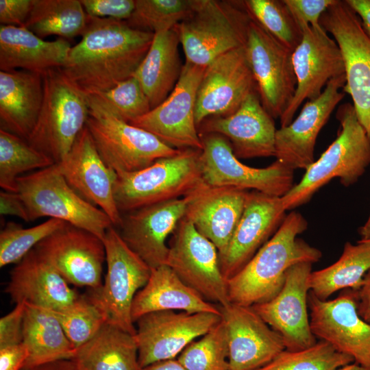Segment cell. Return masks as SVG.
Instances as JSON below:
<instances>
[{
	"label": "cell",
	"mask_w": 370,
	"mask_h": 370,
	"mask_svg": "<svg viewBox=\"0 0 370 370\" xmlns=\"http://www.w3.org/2000/svg\"><path fill=\"white\" fill-rule=\"evenodd\" d=\"M250 18L292 52L299 45L303 32L284 0H245Z\"/></svg>",
	"instance_id": "cell-38"
},
{
	"label": "cell",
	"mask_w": 370,
	"mask_h": 370,
	"mask_svg": "<svg viewBox=\"0 0 370 370\" xmlns=\"http://www.w3.org/2000/svg\"><path fill=\"white\" fill-rule=\"evenodd\" d=\"M88 21L80 0H34L23 27L42 39L56 35L66 40L82 36Z\"/></svg>",
	"instance_id": "cell-36"
},
{
	"label": "cell",
	"mask_w": 370,
	"mask_h": 370,
	"mask_svg": "<svg viewBox=\"0 0 370 370\" xmlns=\"http://www.w3.org/2000/svg\"><path fill=\"white\" fill-rule=\"evenodd\" d=\"M72 360L77 370H141L135 336L107 322Z\"/></svg>",
	"instance_id": "cell-34"
},
{
	"label": "cell",
	"mask_w": 370,
	"mask_h": 370,
	"mask_svg": "<svg viewBox=\"0 0 370 370\" xmlns=\"http://www.w3.org/2000/svg\"><path fill=\"white\" fill-rule=\"evenodd\" d=\"M71 46L66 39L47 41L25 27L0 25V71L44 73L66 63Z\"/></svg>",
	"instance_id": "cell-30"
},
{
	"label": "cell",
	"mask_w": 370,
	"mask_h": 370,
	"mask_svg": "<svg viewBox=\"0 0 370 370\" xmlns=\"http://www.w3.org/2000/svg\"><path fill=\"white\" fill-rule=\"evenodd\" d=\"M257 86L245 47L231 50L206 66L196 97L197 127L205 119L234 113Z\"/></svg>",
	"instance_id": "cell-19"
},
{
	"label": "cell",
	"mask_w": 370,
	"mask_h": 370,
	"mask_svg": "<svg viewBox=\"0 0 370 370\" xmlns=\"http://www.w3.org/2000/svg\"><path fill=\"white\" fill-rule=\"evenodd\" d=\"M301 29V40L292 56L297 88L293 100L280 118L281 127L292 122L304 101L317 99L330 79L345 74L342 51L321 25L304 26Z\"/></svg>",
	"instance_id": "cell-17"
},
{
	"label": "cell",
	"mask_w": 370,
	"mask_h": 370,
	"mask_svg": "<svg viewBox=\"0 0 370 370\" xmlns=\"http://www.w3.org/2000/svg\"><path fill=\"white\" fill-rule=\"evenodd\" d=\"M358 233L361 237L360 241H370V214L366 222L359 227Z\"/></svg>",
	"instance_id": "cell-55"
},
{
	"label": "cell",
	"mask_w": 370,
	"mask_h": 370,
	"mask_svg": "<svg viewBox=\"0 0 370 370\" xmlns=\"http://www.w3.org/2000/svg\"><path fill=\"white\" fill-rule=\"evenodd\" d=\"M117 117L130 123L151 110L149 100L134 76L103 92L92 94Z\"/></svg>",
	"instance_id": "cell-44"
},
{
	"label": "cell",
	"mask_w": 370,
	"mask_h": 370,
	"mask_svg": "<svg viewBox=\"0 0 370 370\" xmlns=\"http://www.w3.org/2000/svg\"><path fill=\"white\" fill-rule=\"evenodd\" d=\"M163 310L221 314L220 308L186 285L166 264L151 269L147 284L136 295L132 307L134 322Z\"/></svg>",
	"instance_id": "cell-31"
},
{
	"label": "cell",
	"mask_w": 370,
	"mask_h": 370,
	"mask_svg": "<svg viewBox=\"0 0 370 370\" xmlns=\"http://www.w3.org/2000/svg\"><path fill=\"white\" fill-rule=\"evenodd\" d=\"M336 370H370V368L362 366L356 362H352L342 366Z\"/></svg>",
	"instance_id": "cell-56"
},
{
	"label": "cell",
	"mask_w": 370,
	"mask_h": 370,
	"mask_svg": "<svg viewBox=\"0 0 370 370\" xmlns=\"http://www.w3.org/2000/svg\"><path fill=\"white\" fill-rule=\"evenodd\" d=\"M64 223L59 219H49L28 228L15 222L7 223L0 232V267L18 263Z\"/></svg>",
	"instance_id": "cell-42"
},
{
	"label": "cell",
	"mask_w": 370,
	"mask_h": 370,
	"mask_svg": "<svg viewBox=\"0 0 370 370\" xmlns=\"http://www.w3.org/2000/svg\"><path fill=\"white\" fill-rule=\"evenodd\" d=\"M51 312L75 349L92 338L106 323L102 311L88 296H80L70 307Z\"/></svg>",
	"instance_id": "cell-43"
},
{
	"label": "cell",
	"mask_w": 370,
	"mask_h": 370,
	"mask_svg": "<svg viewBox=\"0 0 370 370\" xmlns=\"http://www.w3.org/2000/svg\"><path fill=\"white\" fill-rule=\"evenodd\" d=\"M29 221L47 217L87 230L103 239L114 226L108 216L79 196L66 182L57 163L17 179V191Z\"/></svg>",
	"instance_id": "cell-8"
},
{
	"label": "cell",
	"mask_w": 370,
	"mask_h": 370,
	"mask_svg": "<svg viewBox=\"0 0 370 370\" xmlns=\"http://www.w3.org/2000/svg\"><path fill=\"white\" fill-rule=\"evenodd\" d=\"M27 370H77V369L72 359H64L41 365Z\"/></svg>",
	"instance_id": "cell-53"
},
{
	"label": "cell",
	"mask_w": 370,
	"mask_h": 370,
	"mask_svg": "<svg viewBox=\"0 0 370 370\" xmlns=\"http://www.w3.org/2000/svg\"><path fill=\"white\" fill-rule=\"evenodd\" d=\"M249 190L212 187L206 184L193 193L185 218L223 254L243 214Z\"/></svg>",
	"instance_id": "cell-28"
},
{
	"label": "cell",
	"mask_w": 370,
	"mask_h": 370,
	"mask_svg": "<svg viewBox=\"0 0 370 370\" xmlns=\"http://www.w3.org/2000/svg\"><path fill=\"white\" fill-rule=\"evenodd\" d=\"M0 213L1 215L16 216L23 221H30L27 206L18 193L1 190Z\"/></svg>",
	"instance_id": "cell-50"
},
{
	"label": "cell",
	"mask_w": 370,
	"mask_h": 370,
	"mask_svg": "<svg viewBox=\"0 0 370 370\" xmlns=\"http://www.w3.org/2000/svg\"><path fill=\"white\" fill-rule=\"evenodd\" d=\"M141 370H186L175 359L166 360L148 365Z\"/></svg>",
	"instance_id": "cell-54"
},
{
	"label": "cell",
	"mask_w": 370,
	"mask_h": 370,
	"mask_svg": "<svg viewBox=\"0 0 370 370\" xmlns=\"http://www.w3.org/2000/svg\"><path fill=\"white\" fill-rule=\"evenodd\" d=\"M177 360L186 370H230L227 334L222 319L189 344Z\"/></svg>",
	"instance_id": "cell-39"
},
{
	"label": "cell",
	"mask_w": 370,
	"mask_h": 370,
	"mask_svg": "<svg viewBox=\"0 0 370 370\" xmlns=\"http://www.w3.org/2000/svg\"><path fill=\"white\" fill-rule=\"evenodd\" d=\"M200 151L182 149L140 171L117 175L114 195L120 212L182 198L203 186Z\"/></svg>",
	"instance_id": "cell-6"
},
{
	"label": "cell",
	"mask_w": 370,
	"mask_h": 370,
	"mask_svg": "<svg viewBox=\"0 0 370 370\" xmlns=\"http://www.w3.org/2000/svg\"><path fill=\"white\" fill-rule=\"evenodd\" d=\"M273 119L262 105L256 90L234 113L208 118L197 130L199 135L214 133L223 136L238 159L275 157L277 130Z\"/></svg>",
	"instance_id": "cell-25"
},
{
	"label": "cell",
	"mask_w": 370,
	"mask_h": 370,
	"mask_svg": "<svg viewBox=\"0 0 370 370\" xmlns=\"http://www.w3.org/2000/svg\"><path fill=\"white\" fill-rule=\"evenodd\" d=\"M358 315L366 322L370 323V270L365 275L361 286L358 290Z\"/></svg>",
	"instance_id": "cell-51"
},
{
	"label": "cell",
	"mask_w": 370,
	"mask_h": 370,
	"mask_svg": "<svg viewBox=\"0 0 370 370\" xmlns=\"http://www.w3.org/2000/svg\"><path fill=\"white\" fill-rule=\"evenodd\" d=\"M320 24L342 51L346 75L343 92L351 96L357 118L370 142V38L345 0H336L321 15Z\"/></svg>",
	"instance_id": "cell-11"
},
{
	"label": "cell",
	"mask_w": 370,
	"mask_h": 370,
	"mask_svg": "<svg viewBox=\"0 0 370 370\" xmlns=\"http://www.w3.org/2000/svg\"><path fill=\"white\" fill-rule=\"evenodd\" d=\"M86 14L92 18L127 21L131 16L135 0H80Z\"/></svg>",
	"instance_id": "cell-45"
},
{
	"label": "cell",
	"mask_w": 370,
	"mask_h": 370,
	"mask_svg": "<svg viewBox=\"0 0 370 370\" xmlns=\"http://www.w3.org/2000/svg\"><path fill=\"white\" fill-rule=\"evenodd\" d=\"M166 264L189 287L219 306L230 304L216 246L184 217L177 226Z\"/></svg>",
	"instance_id": "cell-14"
},
{
	"label": "cell",
	"mask_w": 370,
	"mask_h": 370,
	"mask_svg": "<svg viewBox=\"0 0 370 370\" xmlns=\"http://www.w3.org/2000/svg\"><path fill=\"white\" fill-rule=\"evenodd\" d=\"M345 82V74L330 79L319 97L306 101L290 124L277 130L275 160L294 171L306 170L314 162L317 138L332 111L344 98L345 93L339 90Z\"/></svg>",
	"instance_id": "cell-22"
},
{
	"label": "cell",
	"mask_w": 370,
	"mask_h": 370,
	"mask_svg": "<svg viewBox=\"0 0 370 370\" xmlns=\"http://www.w3.org/2000/svg\"><path fill=\"white\" fill-rule=\"evenodd\" d=\"M34 0H0V23L23 27L30 14Z\"/></svg>",
	"instance_id": "cell-48"
},
{
	"label": "cell",
	"mask_w": 370,
	"mask_h": 370,
	"mask_svg": "<svg viewBox=\"0 0 370 370\" xmlns=\"http://www.w3.org/2000/svg\"><path fill=\"white\" fill-rule=\"evenodd\" d=\"M206 67L187 62L171 94L148 113L129 123L177 149H202L195 122L197 89Z\"/></svg>",
	"instance_id": "cell-12"
},
{
	"label": "cell",
	"mask_w": 370,
	"mask_h": 370,
	"mask_svg": "<svg viewBox=\"0 0 370 370\" xmlns=\"http://www.w3.org/2000/svg\"><path fill=\"white\" fill-rule=\"evenodd\" d=\"M180 45L176 27L154 34L151 45L134 77L147 96L151 109L171 94L180 77Z\"/></svg>",
	"instance_id": "cell-32"
},
{
	"label": "cell",
	"mask_w": 370,
	"mask_h": 370,
	"mask_svg": "<svg viewBox=\"0 0 370 370\" xmlns=\"http://www.w3.org/2000/svg\"><path fill=\"white\" fill-rule=\"evenodd\" d=\"M153 36L126 21L88 16L81 40L61 69L85 95L106 91L134 76Z\"/></svg>",
	"instance_id": "cell-1"
},
{
	"label": "cell",
	"mask_w": 370,
	"mask_h": 370,
	"mask_svg": "<svg viewBox=\"0 0 370 370\" xmlns=\"http://www.w3.org/2000/svg\"><path fill=\"white\" fill-rule=\"evenodd\" d=\"M43 94L42 74L0 71L1 129L27 140L37 121Z\"/></svg>",
	"instance_id": "cell-29"
},
{
	"label": "cell",
	"mask_w": 370,
	"mask_h": 370,
	"mask_svg": "<svg viewBox=\"0 0 370 370\" xmlns=\"http://www.w3.org/2000/svg\"><path fill=\"white\" fill-rule=\"evenodd\" d=\"M55 164L48 156L20 136L0 130V186L3 190L17 191V179L24 173Z\"/></svg>",
	"instance_id": "cell-37"
},
{
	"label": "cell",
	"mask_w": 370,
	"mask_h": 370,
	"mask_svg": "<svg viewBox=\"0 0 370 370\" xmlns=\"http://www.w3.org/2000/svg\"><path fill=\"white\" fill-rule=\"evenodd\" d=\"M107 273L101 286L89 298L102 311L107 323L135 335L132 307L136 293L147 284L151 269L121 238L114 226L103 239Z\"/></svg>",
	"instance_id": "cell-9"
},
{
	"label": "cell",
	"mask_w": 370,
	"mask_h": 370,
	"mask_svg": "<svg viewBox=\"0 0 370 370\" xmlns=\"http://www.w3.org/2000/svg\"><path fill=\"white\" fill-rule=\"evenodd\" d=\"M195 0H135L126 21L132 27L153 32L169 30L192 12Z\"/></svg>",
	"instance_id": "cell-41"
},
{
	"label": "cell",
	"mask_w": 370,
	"mask_h": 370,
	"mask_svg": "<svg viewBox=\"0 0 370 370\" xmlns=\"http://www.w3.org/2000/svg\"><path fill=\"white\" fill-rule=\"evenodd\" d=\"M5 291L15 304L25 302L60 311L81 295L35 249L16 264Z\"/></svg>",
	"instance_id": "cell-27"
},
{
	"label": "cell",
	"mask_w": 370,
	"mask_h": 370,
	"mask_svg": "<svg viewBox=\"0 0 370 370\" xmlns=\"http://www.w3.org/2000/svg\"><path fill=\"white\" fill-rule=\"evenodd\" d=\"M86 95L89 108L86 126L101 158L117 175L140 171L181 151L119 119L95 96Z\"/></svg>",
	"instance_id": "cell-7"
},
{
	"label": "cell",
	"mask_w": 370,
	"mask_h": 370,
	"mask_svg": "<svg viewBox=\"0 0 370 370\" xmlns=\"http://www.w3.org/2000/svg\"><path fill=\"white\" fill-rule=\"evenodd\" d=\"M221 321L219 314L175 310L153 312L140 317L136 321L134 335L140 367L175 359Z\"/></svg>",
	"instance_id": "cell-15"
},
{
	"label": "cell",
	"mask_w": 370,
	"mask_h": 370,
	"mask_svg": "<svg viewBox=\"0 0 370 370\" xmlns=\"http://www.w3.org/2000/svg\"><path fill=\"white\" fill-rule=\"evenodd\" d=\"M27 358V349L21 343L0 347V370H22Z\"/></svg>",
	"instance_id": "cell-49"
},
{
	"label": "cell",
	"mask_w": 370,
	"mask_h": 370,
	"mask_svg": "<svg viewBox=\"0 0 370 370\" xmlns=\"http://www.w3.org/2000/svg\"><path fill=\"white\" fill-rule=\"evenodd\" d=\"M193 193L121 214V238L151 269L166 264V240L185 217Z\"/></svg>",
	"instance_id": "cell-21"
},
{
	"label": "cell",
	"mask_w": 370,
	"mask_h": 370,
	"mask_svg": "<svg viewBox=\"0 0 370 370\" xmlns=\"http://www.w3.org/2000/svg\"><path fill=\"white\" fill-rule=\"evenodd\" d=\"M312 264L301 262L292 266L286 273L280 291L269 301L251 306L282 336L287 350L304 349L317 342L311 331L308 312V280Z\"/></svg>",
	"instance_id": "cell-20"
},
{
	"label": "cell",
	"mask_w": 370,
	"mask_h": 370,
	"mask_svg": "<svg viewBox=\"0 0 370 370\" xmlns=\"http://www.w3.org/2000/svg\"><path fill=\"white\" fill-rule=\"evenodd\" d=\"M25 303L16 304L14 308L0 319V347L23 342Z\"/></svg>",
	"instance_id": "cell-47"
},
{
	"label": "cell",
	"mask_w": 370,
	"mask_h": 370,
	"mask_svg": "<svg viewBox=\"0 0 370 370\" xmlns=\"http://www.w3.org/2000/svg\"><path fill=\"white\" fill-rule=\"evenodd\" d=\"M34 249L69 284L91 291L101 286L106 249L92 233L64 222Z\"/></svg>",
	"instance_id": "cell-18"
},
{
	"label": "cell",
	"mask_w": 370,
	"mask_h": 370,
	"mask_svg": "<svg viewBox=\"0 0 370 370\" xmlns=\"http://www.w3.org/2000/svg\"><path fill=\"white\" fill-rule=\"evenodd\" d=\"M281 197L248 192L244 210L225 251L219 256L227 280L237 273L275 234L286 217Z\"/></svg>",
	"instance_id": "cell-26"
},
{
	"label": "cell",
	"mask_w": 370,
	"mask_h": 370,
	"mask_svg": "<svg viewBox=\"0 0 370 370\" xmlns=\"http://www.w3.org/2000/svg\"><path fill=\"white\" fill-rule=\"evenodd\" d=\"M57 164L69 185L86 201L102 210L118 227L121 213L114 195L117 174L101 158L86 126Z\"/></svg>",
	"instance_id": "cell-23"
},
{
	"label": "cell",
	"mask_w": 370,
	"mask_h": 370,
	"mask_svg": "<svg viewBox=\"0 0 370 370\" xmlns=\"http://www.w3.org/2000/svg\"><path fill=\"white\" fill-rule=\"evenodd\" d=\"M370 270V241L346 242L340 258L331 265L312 271L308 277L310 291L322 300L346 288L358 290Z\"/></svg>",
	"instance_id": "cell-35"
},
{
	"label": "cell",
	"mask_w": 370,
	"mask_h": 370,
	"mask_svg": "<svg viewBox=\"0 0 370 370\" xmlns=\"http://www.w3.org/2000/svg\"><path fill=\"white\" fill-rule=\"evenodd\" d=\"M308 225L297 211L286 214L275 234L227 280L230 302L252 306L269 301L282 289L286 273L292 266L319 262L321 251L298 237Z\"/></svg>",
	"instance_id": "cell-2"
},
{
	"label": "cell",
	"mask_w": 370,
	"mask_h": 370,
	"mask_svg": "<svg viewBox=\"0 0 370 370\" xmlns=\"http://www.w3.org/2000/svg\"><path fill=\"white\" fill-rule=\"evenodd\" d=\"M336 118L340 124L336 139L306 169L301 180L281 197L286 211L308 203L334 178L346 187L354 184L370 165V142L352 103L339 106Z\"/></svg>",
	"instance_id": "cell-3"
},
{
	"label": "cell",
	"mask_w": 370,
	"mask_h": 370,
	"mask_svg": "<svg viewBox=\"0 0 370 370\" xmlns=\"http://www.w3.org/2000/svg\"><path fill=\"white\" fill-rule=\"evenodd\" d=\"M353 362L352 357L320 340L304 349H284L271 362L257 370H336Z\"/></svg>",
	"instance_id": "cell-40"
},
{
	"label": "cell",
	"mask_w": 370,
	"mask_h": 370,
	"mask_svg": "<svg viewBox=\"0 0 370 370\" xmlns=\"http://www.w3.org/2000/svg\"><path fill=\"white\" fill-rule=\"evenodd\" d=\"M219 308L227 334L230 370H257L285 349L282 336L251 306L230 303Z\"/></svg>",
	"instance_id": "cell-24"
},
{
	"label": "cell",
	"mask_w": 370,
	"mask_h": 370,
	"mask_svg": "<svg viewBox=\"0 0 370 370\" xmlns=\"http://www.w3.org/2000/svg\"><path fill=\"white\" fill-rule=\"evenodd\" d=\"M336 0H284L301 29L319 26L321 15ZM302 30V29H301Z\"/></svg>",
	"instance_id": "cell-46"
},
{
	"label": "cell",
	"mask_w": 370,
	"mask_h": 370,
	"mask_svg": "<svg viewBox=\"0 0 370 370\" xmlns=\"http://www.w3.org/2000/svg\"><path fill=\"white\" fill-rule=\"evenodd\" d=\"M245 49L262 105L273 119L280 118L297 88L293 52L252 19Z\"/></svg>",
	"instance_id": "cell-13"
},
{
	"label": "cell",
	"mask_w": 370,
	"mask_h": 370,
	"mask_svg": "<svg viewBox=\"0 0 370 370\" xmlns=\"http://www.w3.org/2000/svg\"><path fill=\"white\" fill-rule=\"evenodd\" d=\"M358 290L352 288L330 300L320 299L309 291L310 328L316 338L370 368V323L358 315Z\"/></svg>",
	"instance_id": "cell-16"
},
{
	"label": "cell",
	"mask_w": 370,
	"mask_h": 370,
	"mask_svg": "<svg viewBox=\"0 0 370 370\" xmlns=\"http://www.w3.org/2000/svg\"><path fill=\"white\" fill-rule=\"evenodd\" d=\"M23 343L27 358L22 370L64 359H73L76 349L56 315L49 309L25 303Z\"/></svg>",
	"instance_id": "cell-33"
},
{
	"label": "cell",
	"mask_w": 370,
	"mask_h": 370,
	"mask_svg": "<svg viewBox=\"0 0 370 370\" xmlns=\"http://www.w3.org/2000/svg\"><path fill=\"white\" fill-rule=\"evenodd\" d=\"M359 16L362 28L370 38V0H345Z\"/></svg>",
	"instance_id": "cell-52"
},
{
	"label": "cell",
	"mask_w": 370,
	"mask_h": 370,
	"mask_svg": "<svg viewBox=\"0 0 370 370\" xmlns=\"http://www.w3.org/2000/svg\"><path fill=\"white\" fill-rule=\"evenodd\" d=\"M42 78V103L27 141L58 163L86 126L88 102L86 95L61 68L45 71Z\"/></svg>",
	"instance_id": "cell-5"
},
{
	"label": "cell",
	"mask_w": 370,
	"mask_h": 370,
	"mask_svg": "<svg viewBox=\"0 0 370 370\" xmlns=\"http://www.w3.org/2000/svg\"><path fill=\"white\" fill-rule=\"evenodd\" d=\"M251 21L243 1L195 0L192 12L175 26L186 62L206 67L245 47Z\"/></svg>",
	"instance_id": "cell-4"
},
{
	"label": "cell",
	"mask_w": 370,
	"mask_h": 370,
	"mask_svg": "<svg viewBox=\"0 0 370 370\" xmlns=\"http://www.w3.org/2000/svg\"><path fill=\"white\" fill-rule=\"evenodd\" d=\"M199 164L204 182L212 187H234L282 197L293 186L294 170L275 160L264 168L242 163L223 136L200 134Z\"/></svg>",
	"instance_id": "cell-10"
}]
</instances>
